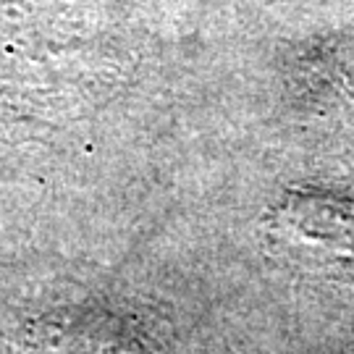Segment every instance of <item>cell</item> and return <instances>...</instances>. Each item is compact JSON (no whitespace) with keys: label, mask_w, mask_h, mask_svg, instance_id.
Wrapping results in <instances>:
<instances>
[{"label":"cell","mask_w":354,"mask_h":354,"mask_svg":"<svg viewBox=\"0 0 354 354\" xmlns=\"http://www.w3.org/2000/svg\"><path fill=\"white\" fill-rule=\"evenodd\" d=\"M263 241L283 266L315 279L354 283V197L291 189L266 210Z\"/></svg>","instance_id":"cell-1"},{"label":"cell","mask_w":354,"mask_h":354,"mask_svg":"<svg viewBox=\"0 0 354 354\" xmlns=\"http://www.w3.org/2000/svg\"><path fill=\"white\" fill-rule=\"evenodd\" d=\"M26 344L32 354H178L150 317L102 302L45 315Z\"/></svg>","instance_id":"cell-2"}]
</instances>
